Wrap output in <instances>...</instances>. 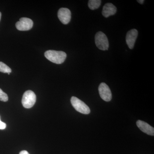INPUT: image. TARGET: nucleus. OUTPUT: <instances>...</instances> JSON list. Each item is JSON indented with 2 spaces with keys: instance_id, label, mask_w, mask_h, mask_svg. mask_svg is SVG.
<instances>
[{
  "instance_id": "10",
  "label": "nucleus",
  "mask_w": 154,
  "mask_h": 154,
  "mask_svg": "<svg viewBox=\"0 0 154 154\" xmlns=\"http://www.w3.org/2000/svg\"><path fill=\"white\" fill-rule=\"evenodd\" d=\"M117 9L114 5L111 3H107L103 7L102 14L105 18L114 15L116 13Z\"/></svg>"
},
{
  "instance_id": "3",
  "label": "nucleus",
  "mask_w": 154,
  "mask_h": 154,
  "mask_svg": "<svg viewBox=\"0 0 154 154\" xmlns=\"http://www.w3.org/2000/svg\"><path fill=\"white\" fill-rule=\"evenodd\" d=\"M36 94L33 91H27L23 94L22 99V104L23 107L26 108L33 107L35 104L36 99Z\"/></svg>"
},
{
  "instance_id": "16",
  "label": "nucleus",
  "mask_w": 154,
  "mask_h": 154,
  "mask_svg": "<svg viewBox=\"0 0 154 154\" xmlns=\"http://www.w3.org/2000/svg\"><path fill=\"white\" fill-rule=\"evenodd\" d=\"M138 2L140 3V4H143L144 2V1L143 0H139V1H137Z\"/></svg>"
},
{
  "instance_id": "14",
  "label": "nucleus",
  "mask_w": 154,
  "mask_h": 154,
  "mask_svg": "<svg viewBox=\"0 0 154 154\" xmlns=\"http://www.w3.org/2000/svg\"><path fill=\"white\" fill-rule=\"evenodd\" d=\"M6 126H7V125H6V123L1 121V117H0V129H5Z\"/></svg>"
},
{
  "instance_id": "8",
  "label": "nucleus",
  "mask_w": 154,
  "mask_h": 154,
  "mask_svg": "<svg viewBox=\"0 0 154 154\" xmlns=\"http://www.w3.org/2000/svg\"><path fill=\"white\" fill-rule=\"evenodd\" d=\"M137 36L138 31L136 29H132L128 31L127 33L126 42L130 49H132L134 47Z\"/></svg>"
},
{
  "instance_id": "5",
  "label": "nucleus",
  "mask_w": 154,
  "mask_h": 154,
  "mask_svg": "<svg viewBox=\"0 0 154 154\" xmlns=\"http://www.w3.org/2000/svg\"><path fill=\"white\" fill-rule=\"evenodd\" d=\"M33 21L29 18H23L19 19V22L16 24V28L18 30L21 31H27L30 30L33 27Z\"/></svg>"
},
{
  "instance_id": "9",
  "label": "nucleus",
  "mask_w": 154,
  "mask_h": 154,
  "mask_svg": "<svg viewBox=\"0 0 154 154\" xmlns=\"http://www.w3.org/2000/svg\"><path fill=\"white\" fill-rule=\"evenodd\" d=\"M136 124L139 128L143 132L150 135L154 136V128L147 123L141 120H139L137 122Z\"/></svg>"
},
{
  "instance_id": "13",
  "label": "nucleus",
  "mask_w": 154,
  "mask_h": 154,
  "mask_svg": "<svg viewBox=\"0 0 154 154\" xmlns=\"http://www.w3.org/2000/svg\"><path fill=\"white\" fill-rule=\"evenodd\" d=\"M8 100V95L0 88V101L6 102Z\"/></svg>"
},
{
  "instance_id": "15",
  "label": "nucleus",
  "mask_w": 154,
  "mask_h": 154,
  "mask_svg": "<svg viewBox=\"0 0 154 154\" xmlns=\"http://www.w3.org/2000/svg\"><path fill=\"white\" fill-rule=\"evenodd\" d=\"M19 154H30L26 150H23L22 151L20 152Z\"/></svg>"
},
{
  "instance_id": "17",
  "label": "nucleus",
  "mask_w": 154,
  "mask_h": 154,
  "mask_svg": "<svg viewBox=\"0 0 154 154\" xmlns=\"http://www.w3.org/2000/svg\"><path fill=\"white\" fill-rule=\"evenodd\" d=\"M1 17H2V14H1V12H0V21H1Z\"/></svg>"
},
{
  "instance_id": "11",
  "label": "nucleus",
  "mask_w": 154,
  "mask_h": 154,
  "mask_svg": "<svg viewBox=\"0 0 154 154\" xmlns=\"http://www.w3.org/2000/svg\"><path fill=\"white\" fill-rule=\"evenodd\" d=\"M101 4L100 0H90L88 2V7L92 10L99 8Z\"/></svg>"
},
{
  "instance_id": "2",
  "label": "nucleus",
  "mask_w": 154,
  "mask_h": 154,
  "mask_svg": "<svg viewBox=\"0 0 154 154\" xmlns=\"http://www.w3.org/2000/svg\"><path fill=\"white\" fill-rule=\"evenodd\" d=\"M71 102L73 107L78 112L85 114H88L90 113L91 110L89 107L85 102L77 97L72 96L71 99Z\"/></svg>"
},
{
  "instance_id": "1",
  "label": "nucleus",
  "mask_w": 154,
  "mask_h": 154,
  "mask_svg": "<svg viewBox=\"0 0 154 154\" xmlns=\"http://www.w3.org/2000/svg\"><path fill=\"white\" fill-rule=\"evenodd\" d=\"M45 56L48 60L54 63H63L66 58V54L63 51L48 50L45 53Z\"/></svg>"
},
{
  "instance_id": "7",
  "label": "nucleus",
  "mask_w": 154,
  "mask_h": 154,
  "mask_svg": "<svg viewBox=\"0 0 154 154\" xmlns=\"http://www.w3.org/2000/svg\"><path fill=\"white\" fill-rule=\"evenodd\" d=\"M58 17L61 22L64 25L68 24L71 19V13L69 9L61 8L58 12Z\"/></svg>"
},
{
  "instance_id": "4",
  "label": "nucleus",
  "mask_w": 154,
  "mask_h": 154,
  "mask_svg": "<svg viewBox=\"0 0 154 154\" xmlns=\"http://www.w3.org/2000/svg\"><path fill=\"white\" fill-rule=\"evenodd\" d=\"M95 43L96 46L102 51L107 50L109 48V42L107 36L101 31L97 33L95 36Z\"/></svg>"
},
{
  "instance_id": "6",
  "label": "nucleus",
  "mask_w": 154,
  "mask_h": 154,
  "mask_svg": "<svg viewBox=\"0 0 154 154\" xmlns=\"http://www.w3.org/2000/svg\"><path fill=\"white\" fill-rule=\"evenodd\" d=\"M100 97L104 101L109 102L112 99V94L110 88L105 83H102L99 87Z\"/></svg>"
},
{
  "instance_id": "12",
  "label": "nucleus",
  "mask_w": 154,
  "mask_h": 154,
  "mask_svg": "<svg viewBox=\"0 0 154 154\" xmlns=\"http://www.w3.org/2000/svg\"><path fill=\"white\" fill-rule=\"evenodd\" d=\"M0 72L10 74L12 72V70L5 64L0 62Z\"/></svg>"
}]
</instances>
